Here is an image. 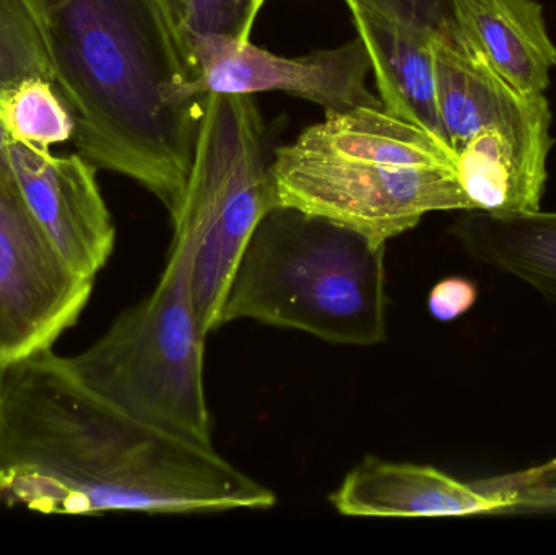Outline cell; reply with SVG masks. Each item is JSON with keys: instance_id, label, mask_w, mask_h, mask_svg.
I'll use <instances>...</instances> for the list:
<instances>
[{"instance_id": "obj_1", "label": "cell", "mask_w": 556, "mask_h": 555, "mask_svg": "<svg viewBox=\"0 0 556 555\" xmlns=\"http://www.w3.org/2000/svg\"><path fill=\"white\" fill-rule=\"evenodd\" d=\"M270 489L215 452L143 426L54 349L0 370V504L45 515L266 510Z\"/></svg>"}, {"instance_id": "obj_2", "label": "cell", "mask_w": 556, "mask_h": 555, "mask_svg": "<svg viewBox=\"0 0 556 555\" xmlns=\"http://www.w3.org/2000/svg\"><path fill=\"white\" fill-rule=\"evenodd\" d=\"M52 87L74 119V143L97 168L181 214L205 100L165 0H35Z\"/></svg>"}, {"instance_id": "obj_3", "label": "cell", "mask_w": 556, "mask_h": 555, "mask_svg": "<svg viewBox=\"0 0 556 555\" xmlns=\"http://www.w3.org/2000/svg\"><path fill=\"white\" fill-rule=\"evenodd\" d=\"M269 175L276 207L317 215L378 244L431 212L470 211L454 150L382 108L326 114L276 150Z\"/></svg>"}, {"instance_id": "obj_4", "label": "cell", "mask_w": 556, "mask_h": 555, "mask_svg": "<svg viewBox=\"0 0 556 555\" xmlns=\"http://www.w3.org/2000/svg\"><path fill=\"white\" fill-rule=\"evenodd\" d=\"M384 254L386 244L278 205L241 254L222 326L253 319L330 344H381L388 336Z\"/></svg>"}, {"instance_id": "obj_5", "label": "cell", "mask_w": 556, "mask_h": 555, "mask_svg": "<svg viewBox=\"0 0 556 555\" xmlns=\"http://www.w3.org/2000/svg\"><path fill=\"white\" fill-rule=\"evenodd\" d=\"M175 228L153 292L67 358L78 380L124 416L202 446H214L205 398V336L192 297L194 241Z\"/></svg>"}, {"instance_id": "obj_6", "label": "cell", "mask_w": 556, "mask_h": 555, "mask_svg": "<svg viewBox=\"0 0 556 555\" xmlns=\"http://www.w3.org/2000/svg\"><path fill=\"white\" fill-rule=\"evenodd\" d=\"M253 94H207L181 214L194 241L192 297L205 338L222 328V312L241 254L276 207Z\"/></svg>"}, {"instance_id": "obj_7", "label": "cell", "mask_w": 556, "mask_h": 555, "mask_svg": "<svg viewBox=\"0 0 556 555\" xmlns=\"http://www.w3.org/2000/svg\"><path fill=\"white\" fill-rule=\"evenodd\" d=\"M93 286L68 266L0 165V370L54 349L77 325Z\"/></svg>"}, {"instance_id": "obj_8", "label": "cell", "mask_w": 556, "mask_h": 555, "mask_svg": "<svg viewBox=\"0 0 556 555\" xmlns=\"http://www.w3.org/2000/svg\"><path fill=\"white\" fill-rule=\"evenodd\" d=\"M189 59L194 68L189 93L198 100L207 94L285 91L319 104L326 114L382 108L366 85L371 61L358 36L339 48L298 58L274 54L253 41L204 36L192 42Z\"/></svg>"}, {"instance_id": "obj_9", "label": "cell", "mask_w": 556, "mask_h": 555, "mask_svg": "<svg viewBox=\"0 0 556 555\" xmlns=\"http://www.w3.org/2000/svg\"><path fill=\"white\" fill-rule=\"evenodd\" d=\"M13 178L68 266L97 279L116 243V227L97 181V166L81 155H52L10 139Z\"/></svg>"}, {"instance_id": "obj_10", "label": "cell", "mask_w": 556, "mask_h": 555, "mask_svg": "<svg viewBox=\"0 0 556 555\" xmlns=\"http://www.w3.org/2000/svg\"><path fill=\"white\" fill-rule=\"evenodd\" d=\"M551 127L547 101L480 130L456 150L457 179L470 211L495 217L541 211L555 142Z\"/></svg>"}, {"instance_id": "obj_11", "label": "cell", "mask_w": 556, "mask_h": 555, "mask_svg": "<svg viewBox=\"0 0 556 555\" xmlns=\"http://www.w3.org/2000/svg\"><path fill=\"white\" fill-rule=\"evenodd\" d=\"M330 504L345 517L446 518L500 517L508 501L500 492L457 481L433 466L368 456L345 476Z\"/></svg>"}, {"instance_id": "obj_12", "label": "cell", "mask_w": 556, "mask_h": 555, "mask_svg": "<svg viewBox=\"0 0 556 555\" xmlns=\"http://www.w3.org/2000/svg\"><path fill=\"white\" fill-rule=\"evenodd\" d=\"M349 9L358 38L368 49L382 110L430 130L446 142L438 108L433 51L437 35L402 25L363 7Z\"/></svg>"}, {"instance_id": "obj_13", "label": "cell", "mask_w": 556, "mask_h": 555, "mask_svg": "<svg viewBox=\"0 0 556 555\" xmlns=\"http://www.w3.org/2000/svg\"><path fill=\"white\" fill-rule=\"evenodd\" d=\"M457 28L490 67L528 94H545L556 46L538 0H451Z\"/></svg>"}, {"instance_id": "obj_14", "label": "cell", "mask_w": 556, "mask_h": 555, "mask_svg": "<svg viewBox=\"0 0 556 555\" xmlns=\"http://www.w3.org/2000/svg\"><path fill=\"white\" fill-rule=\"evenodd\" d=\"M438 108L451 149L493 124L531 113L547 103L545 94L516 90L470 48L459 28L433 41Z\"/></svg>"}, {"instance_id": "obj_15", "label": "cell", "mask_w": 556, "mask_h": 555, "mask_svg": "<svg viewBox=\"0 0 556 555\" xmlns=\"http://www.w3.org/2000/svg\"><path fill=\"white\" fill-rule=\"evenodd\" d=\"M467 256L556 305V212L495 217L470 211L451 228Z\"/></svg>"}, {"instance_id": "obj_16", "label": "cell", "mask_w": 556, "mask_h": 555, "mask_svg": "<svg viewBox=\"0 0 556 555\" xmlns=\"http://www.w3.org/2000/svg\"><path fill=\"white\" fill-rule=\"evenodd\" d=\"M0 121L10 139L36 149L51 150L74 139L72 114L49 80L23 81L0 94Z\"/></svg>"}, {"instance_id": "obj_17", "label": "cell", "mask_w": 556, "mask_h": 555, "mask_svg": "<svg viewBox=\"0 0 556 555\" xmlns=\"http://www.w3.org/2000/svg\"><path fill=\"white\" fill-rule=\"evenodd\" d=\"M35 78L52 84L48 45L35 0H0V94Z\"/></svg>"}, {"instance_id": "obj_18", "label": "cell", "mask_w": 556, "mask_h": 555, "mask_svg": "<svg viewBox=\"0 0 556 555\" xmlns=\"http://www.w3.org/2000/svg\"><path fill=\"white\" fill-rule=\"evenodd\" d=\"M176 28L191 48L204 36H228L251 41L254 25L267 0H165Z\"/></svg>"}, {"instance_id": "obj_19", "label": "cell", "mask_w": 556, "mask_h": 555, "mask_svg": "<svg viewBox=\"0 0 556 555\" xmlns=\"http://www.w3.org/2000/svg\"><path fill=\"white\" fill-rule=\"evenodd\" d=\"M479 484L505 495L508 504L500 517H556V459L518 475L480 481Z\"/></svg>"}, {"instance_id": "obj_20", "label": "cell", "mask_w": 556, "mask_h": 555, "mask_svg": "<svg viewBox=\"0 0 556 555\" xmlns=\"http://www.w3.org/2000/svg\"><path fill=\"white\" fill-rule=\"evenodd\" d=\"M346 7H363L402 25L437 36L456 31L451 0H345Z\"/></svg>"}, {"instance_id": "obj_21", "label": "cell", "mask_w": 556, "mask_h": 555, "mask_svg": "<svg viewBox=\"0 0 556 555\" xmlns=\"http://www.w3.org/2000/svg\"><path fill=\"white\" fill-rule=\"evenodd\" d=\"M479 300V286L472 279L451 276L434 283L428 293V310L434 319L451 323L469 313Z\"/></svg>"}, {"instance_id": "obj_22", "label": "cell", "mask_w": 556, "mask_h": 555, "mask_svg": "<svg viewBox=\"0 0 556 555\" xmlns=\"http://www.w3.org/2000/svg\"><path fill=\"white\" fill-rule=\"evenodd\" d=\"M9 143L10 136L7 134L5 127H3L2 121H0V165L3 168L10 169V160H9Z\"/></svg>"}]
</instances>
